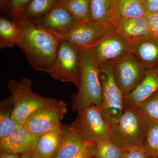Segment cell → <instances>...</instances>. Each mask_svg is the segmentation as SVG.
I'll list each match as a JSON object with an SVG mask.
<instances>
[{"label":"cell","instance_id":"6da1fadb","mask_svg":"<svg viewBox=\"0 0 158 158\" xmlns=\"http://www.w3.org/2000/svg\"><path fill=\"white\" fill-rule=\"evenodd\" d=\"M12 18L20 31L18 46L32 68L48 73L56 60L61 39L33 22L19 16Z\"/></svg>","mask_w":158,"mask_h":158},{"label":"cell","instance_id":"7a4b0ae2","mask_svg":"<svg viewBox=\"0 0 158 158\" xmlns=\"http://www.w3.org/2000/svg\"><path fill=\"white\" fill-rule=\"evenodd\" d=\"M100 68L94 47L79 50V81L78 91L72 95L73 113L90 106H101L102 89Z\"/></svg>","mask_w":158,"mask_h":158},{"label":"cell","instance_id":"3957f363","mask_svg":"<svg viewBox=\"0 0 158 158\" xmlns=\"http://www.w3.org/2000/svg\"><path fill=\"white\" fill-rule=\"evenodd\" d=\"M124 103L121 117L110 125V139L125 151L143 147L148 123L137 107Z\"/></svg>","mask_w":158,"mask_h":158},{"label":"cell","instance_id":"277c9868","mask_svg":"<svg viewBox=\"0 0 158 158\" xmlns=\"http://www.w3.org/2000/svg\"><path fill=\"white\" fill-rule=\"evenodd\" d=\"M7 88L13 103L12 118L18 126L23 125L32 113L56 99L35 93L32 90L31 79L26 77L20 81L11 79Z\"/></svg>","mask_w":158,"mask_h":158},{"label":"cell","instance_id":"5b68a950","mask_svg":"<svg viewBox=\"0 0 158 158\" xmlns=\"http://www.w3.org/2000/svg\"><path fill=\"white\" fill-rule=\"evenodd\" d=\"M69 126L86 141L94 144L110 139V125L102 113L101 106L80 110Z\"/></svg>","mask_w":158,"mask_h":158},{"label":"cell","instance_id":"8992f818","mask_svg":"<svg viewBox=\"0 0 158 158\" xmlns=\"http://www.w3.org/2000/svg\"><path fill=\"white\" fill-rule=\"evenodd\" d=\"M112 22H100L90 19L79 23L65 34H53L59 39L72 44L80 50L94 47L103 38L114 32Z\"/></svg>","mask_w":158,"mask_h":158},{"label":"cell","instance_id":"52a82bcc","mask_svg":"<svg viewBox=\"0 0 158 158\" xmlns=\"http://www.w3.org/2000/svg\"><path fill=\"white\" fill-rule=\"evenodd\" d=\"M48 74L62 82L72 83L79 88V50L67 40H61L56 57Z\"/></svg>","mask_w":158,"mask_h":158},{"label":"cell","instance_id":"ba28073f","mask_svg":"<svg viewBox=\"0 0 158 158\" xmlns=\"http://www.w3.org/2000/svg\"><path fill=\"white\" fill-rule=\"evenodd\" d=\"M113 66L101 69L100 73L102 89V112L110 125L115 123L121 117L125 106L124 97L113 77Z\"/></svg>","mask_w":158,"mask_h":158},{"label":"cell","instance_id":"9c48e42d","mask_svg":"<svg viewBox=\"0 0 158 158\" xmlns=\"http://www.w3.org/2000/svg\"><path fill=\"white\" fill-rule=\"evenodd\" d=\"M67 112V105L56 99L29 116L23 126L34 135H40L60 127Z\"/></svg>","mask_w":158,"mask_h":158},{"label":"cell","instance_id":"30bf717a","mask_svg":"<svg viewBox=\"0 0 158 158\" xmlns=\"http://www.w3.org/2000/svg\"><path fill=\"white\" fill-rule=\"evenodd\" d=\"M132 44L115 31L103 38L94 47L100 69L113 66L131 55Z\"/></svg>","mask_w":158,"mask_h":158},{"label":"cell","instance_id":"8fae6325","mask_svg":"<svg viewBox=\"0 0 158 158\" xmlns=\"http://www.w3.org/2000/svg\"><path fill=\"white\" fill-rule=\"evenodd\" d=\"M145 71L131 54L113 65V77L124 98L131 93L141 83Z\"/></svg>","mask_w":158,"mask_h":158},{"label":"cell","instance_id":"7c38bea8","mask_svg":"<svg viewBox=\"0 0 158 158\" xmlns=\"http://www.w3.org/2000/svg\"><path fill=\"white\" fill-rule=\"evenodd\" d=\"M33 22L57 34L67 33L80 23L69 11L59 4Z\"/></svg>","mask_w":158,"mask_h":158},{"label":"cell","instance_id":"4fadbf2b","mask_svg":"<svg viewBox=\"0 0 158 158\" xmlns=\"http://www.w3.org/2000/svg\"><path fill=\"white\" fill-rule=\"evenodd\" d=\"M112 23L116 33L132 43L151 36L146 16L137 18H117Z\"/></svg>","mask_w":158,"mask_h":158},{"label":"cell","instance_id":"5bb4252c","mask_svg":"<svg viewBox=\"0 0 158 158\" xmlns=\"http://www.w3.org/2000/svg\"><path fill=\"white\" fill-rule=\"evenodd\" d=\"M39 136L31 134L23 125L18 126L10 135L0 140L1 152L21 154L36 147Z\"/></svg>","mask_w":158,"mask_h":158},{"label":"cell","instance_id":"9a60e30c","mask_svg":"<svg viewBox=\"0 0 158 158\" xmlns=\"http://www.w3.org/2000/svg\"><path fill=\"white\" fill-rule=\"evenodd\" d=\"M61 129L58 148L51 158H71L85 147L94 144L82 138L69 125L62 124Z\"/></svg>","mask_w":158,"mask_h":158},{"label":"cell","instance_id":"2e32d148","mask_svg":"<svg viewBox=\"0 0 158 158\" xmlns=\"http://www.w3.org/2000/svg\"><path fill=\"white\" fill-rule=\"evenodd\" d=\"M131 55L145 70L158 68V39L150 36L133 43Z\"/></svg>","mask_w":158,"mask_h":158},{"label":"cell","instance_id":"e0dca14e","mask_svg":"<svg viewBox=\"0 0 158 158\" xmlns=\"http://www.w3.org/2000/svg\"><path fill=\"white\" fill-rule=\"evenodd\" d=\"M158 91V68L146 70L145 76L138 87L124 98V102L137 106Z\"/></svg>","mask_w":158,"mask_h":158},{"label":"cell","instance_id":"ac0fdd59","mask_svg":"<svg viewBox=\"0 0 158 158\" xmlns=\"http://www.w3.org/2000/svg\"><path fill=\"white\" fill-rule=\"evenodd\" d=\"M61 126L40 135L35 150L41 158H51L58 148L61 138Z\"/></svg>","mask_w":158,"mask_h":158},{"label":"cell","instance_id":"d6986e66","mask_svg":"<svg viewBox=\"0 0 158 158\" xmlns=\"http://www.w3.org/2000/svg\"><path fill=\"white\" fill-rule=\"evenodd\" d=\"M147 15L144 0H116V19L137 18Z\"/></svg>","mask_w":158,"mask_h":158},{"label":"cell","instance_id":"ffe728a7","mask_svg":"<svg viewBox=\"0 0 158 158\" xmlns=\"http://www.w3.org/2000/svg\"><path fill=\"white\" fill-rule=\"evenodd\" d=\"M116 0H90V19L111 23L116 19Z\"/></svg>","mask_w":158,"mask_h":158},{"label":"cell","instance_id":"44dd1931","mask_svg":"<svg viewBox=\"0 0 158 158\" xmlns=\"http://www.w3.org/2000/svg\"><path fill=\"white\" fill-rule=\"evenodd\" d=\"M60 1L31 0L19 14L15 16H19L24 19L34 21L57 6Z\"/></svg>","mask_w":158,"mask_h":158},{"label":"cell","instance_id":"7402d4cb","mask_svg":"<svg viewBox=\"0 0 158 158\" xmlns=\"http://www.w3.org/2000/svg\"><path fill=\"white\" fill-rule=\"evenodd\" d=\"M20 37V31L15 22L1 17L0 18V49L17 45Z\"/></svg>","mask_w":158,"mask_h":158},{"label":"cell","instance_id":"603a6c76","mask_svg":"<svg viewBox=\"0 0 158 158\" xmlns=\"http://www.w3.org/2000/svg\"><path fill=\"white\" fill-rule=\"evenodd\" d=\"M13 106L10 97L0 102V140L10 135L18 126L12 118Z\"/></svg>","mask_w":158,"mask_h":158},{"label":"cell","instance_id":"cb8c5ba5","mask_svg":"<svg viewBox=\"0 0 158 158\" xmlns=\"http://www.w3.org/2000/svg\"><path fill=\"white\" fill-rule=\"evenodd\" d=\"M80 23L90 20V0H61L59 4Z\"/></svg>","mask_w":158,"mask_h":158},{"label":"cell","instance_id":"d4e9b609","mask_svg":"<svg viewBox=\"0 0 158 158\" xmlns=\"http://www.w3.org/2000/svg\"><path fill=\"white\" fill-rule=\"evenodd\" d=\"M135 106L148 123H158V91Z\"/></svg>","mask_w":158,"mask_h":158},{"label":"cell","instance_id":"484cf974","mask_svg":"<svg viewBox=\"0 0 158 158\" xmlns=\"http://www.w3.org/2000/svg\"><path fill=\"white\" fill-rule=\"evenodd\" d=\"M124 151L110 139L95 144L94 156L97 158H123Z\"/></svg>","mask_w":158,"mask_h":158},{"label":"cell","instance_id":"4316f807","mask_svg":"<svg viewBox=\"0 0 158 158\" xmlns=\"http://www.w3.org/2000/svg\"><path fill=\"white\" fill-rule=\"evenodd\" d=\"M143 148L152 157L158 158V123H148Z\"/></svg>","mask_w":158,"mask_h":158},{"label":"cell","instance_id":"83f0119b","mask_svg":"<svg viewBox=\"0 0 158 158\" xmlns=\"http://www.w3.org/2000/svg\"><path fill=\"white\" fill-rule=\"evenodd\" d=\"M31 0H8V8L11 12V16H16Z\"/></svg>","mask_w":158,"mask_h":158},{"label":"cell","instance_id":"f1b7e54d","mask_svg":"<svg viewBox=\"0 0 158 158\" xmlns=\"http://www.w3.org/2000/svg\"><path fill=\"white\" fill-rule=\"evenodd\" d=\"M123 158H153L143 147L135 148L124 151Z\"/></svg>","mask_w":158,"mask_h":158},{"label":"cell","instance_id":"f546056e","mask_svg":"<svg viewBox=\"0 0 158 158\" xmlns=\"http://www.w3.org/2000/svg\"><path fill=\"white\" fill-rule=\"evenodd\" d=\"M151 36L158 39V13L146 15Z\"/></svg>","mask_w":158,"mask_h":158},{"label":"cell","instance_id":"4dcf8cb0","mask_svg":"<svg viewBox=\"0 0 158 158\" xmlns=\"http://www.w3.org/2000/svg\"><path fill=\"white\" fill-rule=\"evenodd\" d=\"M95 144L85 147L75 156L71 158H92L94 156V148Z\"/></svg>","mask_w":158,"mask_h":158},{"label":"cell","instance_id":"1f68e13d","mask_svg":"<svg viewBox=\"0 0 158 158\" xmlns=\"http://www.w3.org/2000/svg\"><path fill=\"white\" fill-rule=\"evenodd\" d=\"M147 14L158 13V0H144Z\"/></svg>","mask_w":158,"mask_h":158},{"label":"cell","instance_id":"d6a6232c","mask_svg":"<svg viewBox=\"0 0 158 158\" xmlns=\"http://www.w3.org/2000/svg\"><path fill=\"white\" fill-rule=\"evenodd\" d=\"M35 147L32 148L22 153L20 158H33V154Z\"/></svg>","mask_w":158,"mask_h":158},{"label":"cell","instance_id":"836d02e7","mask_svg":"<svg viewBox=\"0 0 158 158\" xmlns=\"http://www.w3.org/2000/svg\"><path fill=\"white\" fill-rule=\"evenodd\" d=\"M20 156L19 154L1 152L0 158H20Z\"/></svg>","mask_w":158,"mask_h":158},{"label":"cell","instance_id":"e575fe53","mask_svg":"<svg viewBox=\"0 0 158 158\" xmlns=\"http://www.w3.org/2000/svg\"><path fill=\"white\" fill-rule=\"evenodd\" d=\"M33 158H41L37 154V152H36V150H35V148L34 149V154H33Z\"/></svg>","mask_w":158,"mask_h":158},{"label":"cell","instance_id":"d590c367","mask_svg":"<svg viewBox=\"0 0 158 158\" xmlns=\"http://www.w3.org/2000/svg\"><path fill=\"white\" fill-rule=\"evenodd\" d=\"M92 158H97L93 156V157H92Z\"/></svg>","mask_w":158,"mask_h":158}]
</instances>
